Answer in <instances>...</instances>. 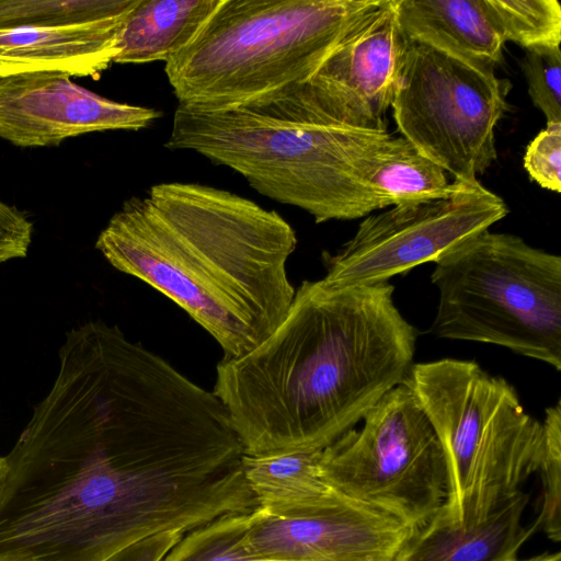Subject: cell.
Here are the masks:
<instances>
[{
    "instance_id": "8992f818",
    "label": "cell",
    "mask_w": 561,
    "mask_h": 561,
    "mask_svg": "<svg viewBox=\"0 0 561 561\" xmlns=\"http://www.w3.org/2000/svg\"><path fill=\"white\" fill-rule=\"evenodd\" d=\"M415 396L440 443L449 494L439 512L463 526L484 520L538 472L542 423L516 389L477 362L413 364L402 382Z\"/></svg>"
},
{
    "instance_id": "f1b7e54d",
    "label": "cell",
    "mask_w": 561,
    "mask_h": 561,
    "mask_svg": "<svg viewBox=\"0 0 561 561\" xmlns=\"http://www.w3.org/2000/svg\"><path fill=\"white\" fill-rule=\"evenodd\" d=\"M5 472H7L5 460H4V457L0 456V484L5 476Z\"/></svg>"
},
{
    "instance_id": "484cf974",
    "label": "cell",
    "mask_w": 561,
    "mask_h": 561,
    "mask_svg": "<svg viewBox=\"0 0 561 561\" xmlns=\"http://www.w3.org/2000/svg\"><path fill=\"white\" fill-rule=\"evenodd\" d=\"M33 222L25 211L0 197V265L27 255Z\"/></svg>"
},
{
    "instance_id": "d6986e66",
    "label": "cell",
    "mask_w": 561,
    "mask_h": 561,
    "mask_svg": "<svg viewBox=\"0 0 561 561\" xmlns=\"http://www.w3.org/2000/svg\"><path fill=\"white\" fill-rule=\"evenodd\" d=\"M320 450L244 455L241 468L259 507L279 510L316 503L333 490L320 476Z\"/></svg>"
},
{
    "instance_id": "44dd1931",
    "label": "cell",
    "mask_w": 561,
    "mask_h": 561,
    "mask_svg": "<svg viewBox=\"0 0 561 561\" xmlns=\"http://www.w3.org/2000/svg\"><path fill=\"white\" fill-rule=\"evenodd\" d=\"M505 42L526 49L560 47L561 7L557 0H488Z\"/></svg>"
},
{
    "instance_id": "277c9868",
    "label": "cell",
    "mask_w": 561,
    "mask_h": 561,
    "mask_svg": "<svg viewBox=\"0 0 561 561\" xmlns=\"http://www.w3.org/2000/svg\"><path fill=\"white\" fill-rule=\"evenodd\" d=\"M391 135L329 123L301 81L224 108L178 105L164 146L228 167L320 224L385 208L360 167Z\"/></svg>"
},
{
    "instance_id": "5b68a950",
    "label": "cell",
    "mask_w": 561,
    "mask_h": 561,
    "mask_svg": "<svg viewBox=\"0 0 561 561\" xmlns=\"http://www.w3.org/2000/svg\"><path fill=\"white\" fill-rule=\"evenodd\" d=\"M379 0H222L164 65L179 105L217 110L308 80Z\"/></svg>"
},
{
    "instance_id": "ac0fdd59",
    "label": "cell",
    "mask_w": 561,
    "mask_h": 561,
    "mask_svg": "<svg viewBox=\"0 0 561 561\" xmlns=\"http://www.w3.org/2000/svg\"><path fill=\"white\" fill-rule=\"evenodd\" d=\"M360 176L385 208L447 197L463 183L449 182L443 168L393 135L364 160Z\"/></svg>"
},
{
    "instance_id": "3957f363",
    "label": "cell",
    "mask_w": 561,
    "mask_h": 561,
    "mask_svg": "<svg viewBox=\"0 0 561 561\" xmlns=\"http://www.w3.org/2000/svg\"><path fill=\"white\" fill-rule=\"evenodd\" d=\"M294 228L227 190L167 182L126 201L95 248L116 270L157 289L206 330L224 357L247 354L285 319L296 289Z\"/></svg>"
},
{
    "instance_id": "7c38bea8",
    "label": "cell",
    "mask_w": 561,
    "mask_h": 561,
    "mask_svg": "<svg viewBox=\"0 0 561 561\" xmlns=\"http://www.w3.org/2000/svg\"><path fill=\"white\" fill-rule=\"evenodd\" d=\"M408 38L396 0H379L363 13L306 84L317 106L334 125L387 130Z\"/></svg>"
},
{
    "instance_id": "e0dca14e",
    "label": "cell",
    "mask_w": 561,
    "mask_h": 561,
    "mask_svg": "<svg viewBox=\"0 0 561 561\" xmlns=\"http://www.w3.org/2000/svg\"><path fill=\"white\" fill-rule=\"evenodd\" d=\"M222 0H139L124 21L114 64L167 62L196 36Z\"/></svg>"
},
{
    "instance_id": "4fadbf2b",
    "label": "cell",
    "mask_w": 561,
    "mask_h": 561,
    "mask_svg": "<svg viewBox=\"0 0 561 561\" xmlns=\"http://www.w3.org/2000/svg\"><path fill=\"white\" fill-rule=\"evenodd\" d=\"M160 116L156 108L93 93L61 72L0 79V137L19 147L55 146L90 133L139 130Z\"/></svg>"
},
{
    "instance_id": "603a6c76",
    "label": "cell",
    "mask_w": 561,
    "mask_h": 561,
    "mask_svg": "<svg viewBox=\"0 0 561 561\" xmlns=\"http://www.w3.org/2000/svg\"><path fill=\"white\" fill-rule=\"evenodd\" d=\"M543 445L538 474L542 497L536 520L540 530L554 541L561 540V402L545 411Z\"/></svg>"
},
{
    "instance_id": "9c48e42d",
    "label": "cell",
    "mask_w": 561,
    "mask_h": 561,
    "mask_svg": "<svg viewBox=\"0 0 561 561\" xmlns=\"http://www.w3.org/2000/svg\"><path fill=\"white\" fill-rule=\"evenodd\" d=\"M408 41L391 104L398 130L454 180L476 181L496 159L511 83L494 68Z\"/></svg>"
},
{
    "instance_id": "4316f807",
    "label": "cell",
    "mask_w": 561,
    "mask_h": 561,
    "mask_svg": "<svg viewBox=\"0 0 561 561\" xmlns=\"http://www.w3.org/2000/svg\"><path fill=\"white\" fill-rule=\"evenodd\" d=\"M183 535L165 531L150 536L123 548L105 561H161Z\"/></svg>"
},
{
    "instance_id": "ffe728a7",
    "label": "cell",
    "mask_w": 561,
    "mask_h": 561,
    "mask_svg": "<svg viewBox=\"0 0 561 561\" xmlns=\"http://www.w3.org/2000/svg\"><path fill=\"white\" fill-rule=\"evenodd\" d=\"M139 0H0V30L55 28L125 19Z\"/></svg>"
},
{
    "instance_id": "52a82bcc",
    "label": "cell",
    "mask_w": 561,
    "mask_h": 561,
    "mask_svg": "<svg viewBox=\"0 0 561 561\" xmlns=\"http://www.w3.org/2000/svg\"><path fill=\"white\" fill-rule=\"evenodd\" d=\"M434 263L433 335L494 344L561 370L559 255L488 229Z\"/></svg>"
},
{
    "instance_id": "7a4b0ae2",
    "label": "cell",
    "mask_w": 561,
    "mask_h": 561,
    "mask_svg": "<svg viewBox=\"0 0 561 561\" xmlns=\"http://www.w3.org/2000/svg\"><path fill=\"white\" fill-rule=\"evenodd\" d=\"M393 291L305 280L264 341L218 363L213 393L244 455L321 450L404 381L417 332Z\"/></svg>"
},
{
    "instance_id": "2e32d148",
    "label": "cell",
    "mask_w": 561,
    "mask_h": 561,
    "mask_svg": "<svg viewBox=\"0 0 561 561\" xmlns=\"http://www.w3.org/2000/svg\"><path fill=\"white\" fill-rule=\"evenodd\" d=\"M404 35L469 62L495 68L504 38L488 0H396Z\"/></svg>"
},
{
    "instance_id": "6da1fadb",
    "label": "cell",
    "mask_w": 561,
    "mask_h": 561,
    "mask_svg": "<svg viewBox=\"0 0 561 561\" xmlns=\"http://www.w3.org/2000/svg\"><path fill=\"white\" fill-rule=\"evenodd\" d=\"M3 457L0 561H105L240 506L231 456L192 391L114 345L59 348L50 389Z\"/></svg>"
},
{
    "instance_id": "cb8c5ba5",
    "label": "cell",
    "mask_w": 561,
    "mask_h": 561,
    "mask_svg": "<svg viewBox=\"0 0 561 561\" xmlns=\"http://www.w3.org/2000/svg\"><path fill=\"white\" fill-rule=\"evenodd\" d=\"M520 68L534 105L545 114L547 123H561L560 47L526 49Z\"/></svg>"
},
{
    "instance_id": "7402d4cb",
    "label": "cell",
    "mask_w": 561,
    "mask_h": 561,
    "mask_svg": "<svg viewBox=\"0 0 561 561\" xmlns=\"http://www.w3.org/2000/svg\"><path fill=\"white\" fill-rule=\"evenodd\" d=\"M251 513L227 514L185 533L161 561H261L243 538Z\"/></svg>"
},
{
    "instance_id": "8fae6325",
    "label": "cell",
    "mask_w": 561,
    "mask_h": 561,
    "mask_svg": "<svg viewBox=\"0 0 561 561\" xmlns=\"http://www.w3.org/2000/svg\"><path fill=\"white\" fill-rule=\"evenodd\" d=\"M412 534L393 516L333 491L307 505L257 507L243 542L261 561H396Z\"/></svg>"
},
{
    "instance_id": "d4e9b609",
    "label": "cell",
    "mask_w": 561,
    "mask_h": 561,
    "mask_svg": "<svg viewBox=\"0 0 561 561\" xmlns=\"http://www.w3.org/2000/svg\"><path fill=\"white\" fill-rule=\"evenodd\" d=\"M524 168L537 184L561 192V123H547L528 145Z\"/></svg>"
},
{
    "instance_id": "83f0119b",
    "label": "cell",
    "mask_w": 561,
    "mask_h": 561,
    "mask_svg": "<svg viewBox=\"0 0 561 561\" xmlns=\"http://www.w3.org/2000/svg\"><path fill=\"white\" fill-rule=\"evenodd\" d=\"M514 561H561L560 551L557 552H543L527 559L514 560Z\"/></svg>"
},
{
    "instance_id": "ba28073f",
    "label": "cell",
    "mask_w": 561,
    "mask_h": 561,
    "mask_svg": "<svg viewBox=\"0 0 561 561\" xmlns=\"http://www.w3.org/2000/svg\"><path fill=\"white\" fill-rule=\"evenodd\" d=\"M320 450L319 471L339 494L413 531L446 503L449 476L438 437L413 392L400 383Z\"/></svg>"
},
{
    "instance_id": "30bf717a",
    "label": "cell",
    "mask_w": 561,
    "mask_h": 561,
    "mask_svg": "<svg viewBox=\"0 0 561 561\" xmlns=\"http://www.w3.org/2000/svg\"><path fill=\"white\" fill-rule=\"evenodd\" d=\"M507 214L503 198L478 180L463 182L447 197L392 206L367 216L337 252H323L322 279L333 287L388 282L435 262Z\"/></svg>"
},
{
    "instance_id": "9a60e30c",
    "label": "cell",
    "mask_w": 561,
    "mask_h": 561,
    "mask_svg": "<svg viewBox=\"0 0 561 561\" xmlns=\"http://www.w3.org/2000/svg\"><path fill=\"white\" fill-rule=\"evenodd\" d=\"M529 493L522 491L484 520L463 526L439 511L413 531L396 561H514L540 531L535 519L523 525Z\"/></svg>"
},
{
    "instance_id": "5bb4252c",
    "label": "cell",
    "mask_w": 561,
    "mask_h": 561,
    "mask_svg": "<svg viewBox=\"0 0 561 561\" xmlns=\"http://www.w3.org/2000/svg\"><path fill=\"white\" fill-rule=\"evenodd\" d=\"M126 18L55 28L0 30V79L32 72L98 77L114 64Z\"/></svg>"
}]
</instances>
